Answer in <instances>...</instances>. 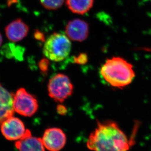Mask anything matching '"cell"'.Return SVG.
Masks as SVG:
<instances>
[{"mask_svg":"<svg viewBox=\"0 0 151 151\" xmlns=\"http://www.w3.org/2000/svg\"><path fill=\"white\" fill-rule=\"evenodd\" d=\"M117 123L111 120L97 121L87 142L91 151H128L133 144Z\"/></svg>","mask_w":151,"mask_h":151,"instance_id":"cell-1","label":"cell"},{"mask_svg":"<svg viewBox=\"0 0 151 151\" xmlns=\"http://www.w3.org/2000/svg\"><path fill=\"white\" fill-rule=\"evenodd\" d=\"M2 43H3V37H2V36L0 33V47L1 46Z\"/></svg>","mask_w":151,"mask_h":151,"instance_id":"cell-18","label":"cell"},{"mask_svg":"<svg viewBox=\"0 0 151 151\" xmlns=\"http://www.w3.org/2000/svg\"><path fill=\"white\" fill-rule=\"evenodd\" d=\"M38 102L32 94L24 88H20L14 95L13 107L15 111L21 115L31 117L38 109Z\"/></svg>","mask_w":151,"mask_h":151,"instance_id":"cell-5","label":"cell"},{"mask_svg":"<svg viewBox=\"0 0 151 151\" xmlns=\"http://www.w3.org/2000/svg\"><path fill=\"white\" fill-rule=\"evenodd\" d=\"M15 146L18 151H45L42 138L32 136V134L16 141Z\"/></svg>","mask_w":151,"mask_h":151,"instance_id":"cell-11","label":"cell"},{"mask_svg":"<svg viewBox=\"0 0 151 151\" xmlns=\"http://www.w3.org/2000/svg\"><path fill=\"white\" fill-rule=\"evenodd\" d=\"M49 95L58 103H63L73 94V86L66 75L59 73L52 77L47 84Z\"/></svg>","mask_w":151,"mask_h":151,"instance_id":"cell-4","label":"cell"},{"mask_svg":"<svg viewBox=\"0 0 151 151\" xmlns=\"http://www.w3.org/2000/svg\"><path fill=\"white\" fill-rule=\"evenodd\" d=\"M0 127L4 136L10 141H18L32 134L29 130L26 129L24 123L13 115L4 120Z\"/></svg>","mask_w":151,"mask_h":151,"instance_id":"cell-6","label":"cell"},{"mask_svg":"<svg viewBox=\"0 0 151 151\" xmlns=\"http://www.w3.org/2000/svg\"><path fill=\"white\" fill-rule=\"evenodd\" d=\"M94 0H66L68 9L73 13L83 15L89 12L93 7Z\"/></svg>","mask_w":151,"mask_h":151,"instance_id":"cell-12","label":"cell"},{"mask_svg":"<svg viewBox=\"0 0 151 151\" xmlns=\"http://www.w3.org/2000/svg\"><path fill=\"white\" fill-rule=\"evenodd\" d=\"M65 32L70 40L82 42L88 36L89 26L84 20L76 19L68 22L66 27Z\"/></svg>","mask_w":151,"mask_h":151,"instance_id":"cell-8","label":"cell"},{"mask_svg":"<svg viewBox=\"0 0 151 151\" xmlns=\"http://www.w3.org/2000/svg\"><path fill=\"white\" fill-rule=\"evenodd\" d=\"M34 38L36 40L41 41L42 42L45 41V36L44 34L42 32L40 31V30H36L35 31H34Z\"/></svg>","mask_w":151,"mask_h":151,"instance_id":"cell-16","label":"cell"},{"mask_svg":"<svg viewBox=\"0 0 151 151\" xmlns=\"http://www.w3.org/2000/svg\"><path fill=\"white\" fill-rule=\"evenodd\" d=\"M149 1H151V0H149Z\"/></svg>","mask_w":151,"mask_h":151,"instance_id":"cell-19","label":"cell"},{"mask_svg":"<svg viewBox=\"0 0 151 151\" xmlns=\"http://www.w3.org/2000/svg\"><path fill=\"white\" fill-rule=\"evenodd\" d=\"M100 73L110 86L120 89L131 84L135 77L133 65L120 57L107 60L101 66Z\"/></svg>","mask_w":151,"mask_h":151,"instance_id":"cell-2","label":"cell"},{"mask_svg":"<svg viewBox=\"0 0 151 151\" xmlns=\"http://www.w3.org/2000/svg\"><path fill=\"white\" fill-rule=\"evenodd\" d=\"M65 0H40L43 7L49 10H56L61 7Z\"/></svg>","mask_w":151,"mask_h":151,"instance_id":"cell-13","label":"cell"},{"mask_svg":"<svg viewBox=\"0 0 151 151\" xmlns=\"http://www.w3.org/2000/svg\"><path fill=\"white\" fill-rule=\"evenodd\" d=\"M14 95L0 83V126L4 120L14 114Z\"/></svg>","mask_w":151,"mask_h":151,"instance_id":"cell-10","label":"cell"},{"mask_svg":"<svg viewBox=\"0 0 151 151\" xmlns=\"http://www.w3.org/2000/svg\"><path fill=\"white\" fill-rule=\"evenodd\" d=\"M56 110H57V113H58L59 114L62 115H65L67 113V110L66 107L61 104L57 106Z\"/></svg>","mask_w":151,"mask_h":151,"instance_id":"cell-17","label":"cell"},{"mask_svg":"<svg viewBox=\"0 0 151 151\" xmlns=\"http://www.w3.org/2000/svg\"><path fill=\"white\" fill-rule=\"evenodd\" d=\"M48 60L49 59H43L39 62V68L43 73H46L48 71L50 65V62Z\"/></svg>","mask_w":151,"mask_h":151,"instance_id":"cell-14","label":"cell"},{"mask_svg":"<svg viewBox=\"0 0 151 151\" xmlns=\"http://www.w3.org/2000/svg\"><path fill=\"white\" fill-rule=\"evenodd\" d=\"M6 36L10 41H20L27 36L29 27L21 19H17L5 28Z\"/></svg>","mask_w":151,"mask_h":151,"instance_id":"cell-9","label":"cell"},{"mask_svg":"<svg viewBox=\"0 0 151 151\" xmlns=\"http://www.w3.org/2000/svg\"><path fill=\"white\" fill-rule=\"evenodd\" d=\"M70 38L63 33H54L45 41L43 54L47 59L59 62L64 60L71 51Z\"/></svg>","mask_w":151,"mask_h":151,"instance_id":"cell-3","label":"cell"},{"mask_svg":"<svg viewBox=\"0 0 151 151\" xmlns=\"http://www.w3.org/2000/svg\"><path fill=\"white\" fill-rule=\"evenodd\" d=\"M88 61V56L84 53H81L78 56L73 57V62L75 63L79 64H85Z\"/></svg>","mask_w":151,"mask_h":151,"instance_id":"cell-15","label":"cell"},{"mask_svg":"<svg viewBox=\"0 0 151 151\" xmlns=\"http://www.w3.org/2000/svg\"><path fill=\"white\" fill-rule=\"evenodd\" d=\"M42 139L45 148L50 151H59L65 145L67 137L61 129L51 128L45 131Z\"/></svg>","mask_w":151,"mask_h":151,"instance_id":"cell-7","label":"cell"}]
</instances>
